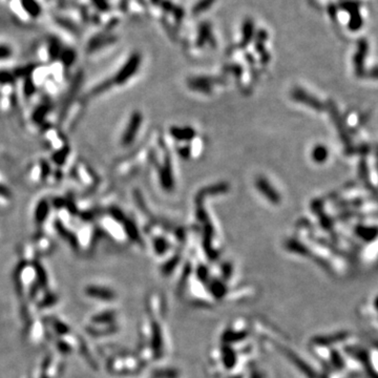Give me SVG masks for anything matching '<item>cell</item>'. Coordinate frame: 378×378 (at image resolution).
<instances>
[{
    "instance_id": "6da1fadb",
    "label": "cell",
    "mask_w": 378,
    "mask_h": 378,
    "mask_svg": "<svg viewBox=\"0 0 378 378\" xmlns=\"http://www.w3.org/2000/svg\"><path fill=\"white\" fill-rule=\"evenodd\" d=\"M140 63V58L137 55H133L132 58H130L128 62L123 66V69L119 72L117 75L116 81L119 84L124 83L125 81H127L132 77L133 73H136L138 70V66Z\"/></svg>"
},
{
    "instance_id": "7a4b0ae2",
    "label": "cell",
    "mask_w": 378,
    "mask_h": 378,
    "mask_svg": "<svg viewBox=\"0 0 378 378\" xmlns=\"http://www.w3.org/2000/svg\"><path fill=\"white\" fill-rule=\"evenodd\" d=\"M141 116L140 113H133V116L132 117L131 119V122H130V125H128L127 130L125 131L124 132V136H123V139H122V143L124 145H128L132 143V141L133 140V138L136 137L137 134V132L139 130V126L141 124Z\"/></svg>"
},
{
    "instance_id": "3957f363",
    "label": "cell",
    "mask_w": 378,
    "mask_h": 378,
    "mask_svg": "<svg viewBox=\"0 0 378 378\" xmlns=\"http://www.w3.org/2000/svg\"><path fill=\"white\" fill-rule=\"evenodd\" d=\"M256 187H258L259 190L262 191L263 194H264L268 200L271 201L272 203L274 204L280 203V200H281L280 195L276 193L274 188L268 183L267 180H265L264 178L258 179V181H256Z\"/></svg>"
},
{
    "instance_id": "277c9868",
    "label": "cell",
    "mask_w": 378,
    "mask_h": 378,
    "mask_svg": "<svg viewBox=\"0 0 378 378\" xmlns=\"http://www.w3.org/2000/svg\"><path fill=\"white\" fill-rule=\"evenodd\" d=\"M171 133L174 138L179 140H189L194 137V131L191 128H173Z\"/></svg>"
},
{
    "instance_id": "5b68a950",
    "label": "cell",
    "mask_w": 378,
    "mask_h": 378,
    "mask_svg": "<svg viewBox=\"0 0 378 378\" xmlns=\"http://www.w3.org/2000/svg\"><path fill=\"white\" fill-rule=\"evenodd\" d=\"M312 157L315 162H319V163H321V162L326 161L328 157V151L323 146H316L313 150Z\"/></svg>"
},
{
    "instance_id": "8992f818",
    "label": "cell",
    "mask_w": 378,
    "mask_h": 378,
    "mask_svg": "<svg viewBox=\"0 0 378 378\" xmlns=\"http://www.w3.org/2000/svg\"><path fill=\"white\" fill-rule=\"evenodd\" d=\"M12 55V50L6 45H0V60L5 59Z\"/></svg>"
}]
</instances>
